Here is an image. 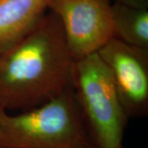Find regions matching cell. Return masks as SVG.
Here are the masks:
<instances>
[{
	"instance_id": "cell-1",
	"label": "cell",
	"mask_w": 148,
	"mask_h": 148,
	"mask_svg": "<svg viewBox=\"0 0 148 148\" xmlns=\"http://www.w3.org/2000/svg\"><path fill=\"white\" fill-rule=\"evenodd\" d=\"M73 58L53 12L13 43L0 48V110L21 112L45 104L69 86Z\"/></svg>"
},
{
	"instance_id": "cell-2",
	"label": "cell",
	"mask_w": 148,
	"mask_h": 148,
	"mask_svg": "<svg viewBox=\"0 0 148 148\" xmlns=\"http://www.w3.org/2000/svg\"><path fill=\"white\" fill-rule=\"evenodd\" d=\"M0 148H92L71 86L31 110H0Z\"/></svg>"
},
{
	"instance_id": "cell-3",
	"label": "cell",
	"mask_w": 148,
	"mask_h": 148,
	"mask_svg": "<svg viewBox=\"0 0 148 148\" xmlns=\"http://www.w3.org/2000/svg\"><path fill=\"white\" fill-rule=\"evenodd\" d=\"M70 86L92 148L123 145L129 119L98 53L73 60Z\"/></svg>"
},
{
	"instance_id": "cell-4",
	"label": "cell",
	"mask_w": 148,
	"mask_h": 148,
	"mask_svg": "<svg viewBox=\"0 0 148 148\" xmlns=\"http://www.w3.org/2000/svg\"><path fill=\"white\" fill-rule=\"evenodd\" d=\"M73 60L98 52L114 37L112 0H51Z\"/></svg>"
},
{
	"instance_id": "cell-5",
	"label": "cell",
	"mask_w": 148,
	"mask_h": 148,
	"mask_svg": "<svg viewBox=\"0 0 148 148\" xmlns=\"http://www.w3.org/2000/svg\"><path fill=\"white\" fill-rule=\"evenodd\" d=\"M97 53L106 64L128 119L148 113V51L113 37Z\"/></svg>"
},
{
	"instance_id": "cell-6",
	"label": "cell",
	"mask_w": 148,
	"mask_h": 148,
	"mask_svg": "<svg viewBox=\"0 0 148 148\" xmlns=\"http://www.w3.org/2000/svg\"><path fill=\"white\" fill-rule=\"evenodd\" d=\"M51 0H0V48L8 45L32 30Z\"/></svg>"
},
{
	"instance_id": "cell-7",
	"label": "cell",
	"mask_w": 148,
	"mask_h": 148,
	"mask_svg": "<svg viewBox=\"0 0 148 148\" xmlns=\"http://www.w3.org/2000/svg\"><path fill=\"white\" fill-rule=\"evenodd\" d=\"M114 37L148 51V8L112 3Z\"/></svg>"
},
{
	"instance_id": "cell-8",
	"label": "cell",
	"mask_w": 148,
	"mask_h": 148,
	"mask_svg": "<svg viewBox=\"0 0 148 148\" xmlns=\"http://www.w3.org/2000/svg\"><path fill=\"white\" fill-rule=\"evenodd\" d=\"M114 2H119L140 8H148V0H114Z\"/></svg>"
},
{
	"instance_id": "cell-9",
	"label": "cell",
	"mask_w": 148,
	"mask_h": 148,
	"mask_svg": "<svg viewBox=\"0 0 148 148\" xmlns=\"http://www.w3.org/2000/svg\"><path fill=\"white\" fill-rule=\"evenodd\" d=\"M117 148H124V147H123V145H120L119 147H117Z\"/></svg>"
}]
</instances>
